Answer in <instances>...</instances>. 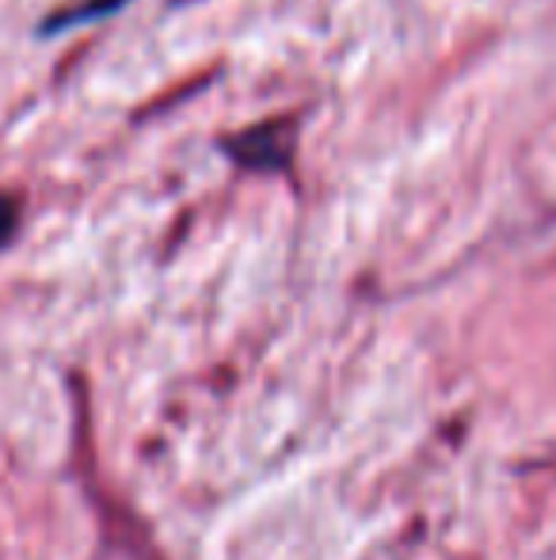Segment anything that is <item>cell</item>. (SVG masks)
I'll return each mask as SVG.
<instances>
[{"label": "cell", "instance_id": "cell-1", "mask_svg": "<svg viewBox=\"0 0 556 560\" xmlns=\"http://www.w3.org/2000/svg\"><path fill=\"white\" fill-rule=\"evenodd\" d=\"M289 138H294L289 126H263V130H252L240 141H233V153H237L240 164H252V168H275V164H286Z\"/></svg>", "mask_w": 556, "mask_h": 560}, {"label": "cell", "instance_id": "cell-2", "mask_svg": "<svg viewBox=\"0 0 556 560\" xmlns=\"http://www.w3.org/2000/svg\"><path fill=\"white\" fill-rule=\"evenodd\" d=\"M15 218H20V210H15V199H12V195H0V248L12 241Z\"/></svg>", "mask_w": 556, "mask_h": 560}]
</instances>
